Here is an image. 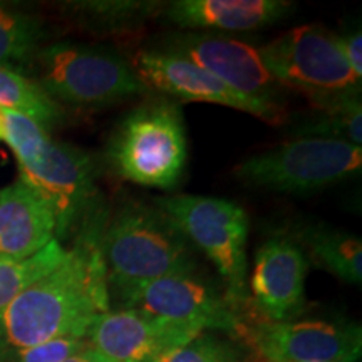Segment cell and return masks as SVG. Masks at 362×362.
<instances>
[{"label": "cell", "instance_id": "cell-15", "mask_svg": "<svg viewBox=\"0 0 362 362\" xmlns=\"http://www.w3.org/2000/svg\"><path fill=\"white\" fill-rule=\"evenodd\" d=\"M293 11L287 0H176L161 8L180 29L252 33L274 25Z\"/></svg>", "mask_w": 362, "mask_h": 362}, {"label": "cell", "instance_id": "cell-23", "mask_svg": "<svg viewBox=\"0 0 362 362\" xmlns=\"http://www.w3.org/2000/svg\"><path fill=\"white\" fill-rule=\"evenodd\" d=\"M0 126L4 141L11 146L19 165L33 161L51 138L49 131L33 117L4 107H0Z\"/></svg>", "mask_w": 362, "mask_h": 362}, {"label": "cell", "instance_id": "cell-26", "mask_svg": "<svg viewBox=\"0 0 362 362\" xmlns=\"http://www.w3.org/2000/svg\"><path fill=\"white\" fill-rule=\"evenodd\" d=\"M337 44L344 59L357 78L362 79V35L361 30H352L347 34H336Z\"/></svg>", "mask_w": 362, "mask_h": 362}, {"label": "cell", "instance_id": "cell-7", "mask_svg": "<svg viewBox=\"0 0 362 362\" xmlns=\"http://www.w3.org/2000/svg\"><path fill=\"white\" fill-rule=\"evenodd\" d=\"M362 148L320 138H296L257 153L235 168L248 187L309 194L359 175Z\"/></svg>", "mask_w": 362, "mask_h": 362}, {"label": "cell", "instance_id": "cell-27", "mask_svg": "<svg viewBox=\"0 0 362 362\" xmlns=\"http://www.w3.org/2000/svg\"><path fill=\"white\" fill-rule=\"evenodd\" d=\"M64 362H110V361L104 359V357L99 354V352L94 349L93 346H89V347H86L84 351L78 352L76 356H72V357H69V359H66Z\"/></svg>", "mask_w": 362, "mask_h": 362}, {"label": "cell", "instance_id": "cell-22", "mask_svg": "<svg viewBox=\"0 0 362 362\" xmlns=\"http://www.w3.org/2000/svg\"><path fill=\"white\" fill-rule=\"evenodd\" d=\"M59 240L54 238L47 247L25 260H0V312L11 304L29 285L56 269L67 257Z\"/></svg>", "mask_w": 362, "mask_h": 362}, {"label": "cell", "instance_id": "cell-1", "mask_svg": "<svg viewBox=\"0 0 362 362\" xmlns=\"http://www.w3.org/2000/svg\"><path fill=\"white\" fill-rule=\"evenodd\" d=\"M107 216L98 203L81 223L66 259L0 312V357L54 339H88L98 317L110 312L101 248Z\"/></svg>", "mask_w": 362, "mask_h": 362}, {"label": "cell", "instance_id": "cell-28", "mask_svg": "<svg viewBox=\"0 0 362 362\" xmlns=\"http://www.w3.org/2000/svg\"><path fill=\"white\" fill-rule=\"evenodd\" d=\"M0 141H4V136H2V126H0Z\"/></svg>", "mask_w": 362, "mask_h": 362}, {"label": "cell", "instance_id": "cell-11", "mask_svg": "<svg viewBox=\"0 0 362 362\" xmlns=\"http://www.w3.org/2000/svg\"><path fill=\"white\" fill-rule=\"evenodd\" d=\"M242 342L265 362H356L362 351V332L356 324L324 320H255Z\"/></svg>", "mask_w": 362, "mask_h": 362}, {"label": "cell", "instance_id": "cell-17", "mask_svg": "<svg viewBox=\"0 0 362 362\" xmlns=\"http://www.w3.org/2000/svg\"><path fill=\"white\" fill-rule=\"evenodd\" d=\"M293 242L309 262L330 272L344 282H362V242L356 235L322 223L298 226Z\"/></svg>", "mask_w": 362, "mask_h": 362}, {"label": "cell", "instance_id": "cell-10", "mask_svg": "<svg viewBox=\"0 0 362 362\" xmlns=\"http://www.w3.org/2000/svg\"><path fill=\"white\" fill-rule=\"evenodd\" d=\"M163 49L188 57L238 94L288 119L285 110L288 90L272 78L259 51L250 44L221 34L178 33Z\"/></svg>", "mask_w": 362, "mask_h": 362}, {"label": "cell", "instance_id": "cell-25", "mask_svg": "<svg viewBox=\"0 0 362 362\" xmlns=\"http://www.w3.org/2000/svg\"><path fill=\"white\" fill-rule=\"evenodd\" d=\"M89 346L90 344L88 339H54V341L35 344V346L25 347V349L13 351L11 354L0 357V362H64Z\"/></svg>", "mask_w": 362, "mask_h": 362}, {"label": "cell", "instance_id": "cell-4", "mask_svg": "<svg viewBox=\"0 0 362 362\" xmlns=\"http://www.w3.org/2000/svg\"><path fill=\"white\" fill-rule=\"evenodd\" d=\"M40 88L56 103L101 107L148 93L129 61L103 45L54 42L30 59Z\"/></svg>", "mask_w": 362, "mask_h": 362}, {"label": "cell", "instance_id": "cell-20", "mask_svg": "<svg viewBox=\"0 0 362 362\" xmlns=\"http://www.w3.org/2000/svg\"><path fill=\"white\" fill-rule=\"evenodd\" d=\"M0 107L33 117L47 131L64 115L61 104L54 101L37 81L6 66H0Z\"/></svg>", "mask_w": 362, "mask_h": 362}, {"label": "cell", "instance_id": "cell-19", "mask_svg": "<svg viewBox=\"0 0 362 362\" xmlns=\"http://www.w3.org/2000/svg\"><path fill=\"white\" fill-rule=\"evenodd\" d=\"M47 35V27L37 16L0 2V66L19 69L30 62Z\"/></svg>", "mask_w": 362, "mask_h": 362}, {"label": "cell", "instance_id": "cell-21", "mask_svg": "<svg viewBox=\"0 0 362 362\" xmlns=\"http://www.w3.org/2000/svg\"><path fill=\"white\" fill-rule=\"evenodd\" d=\"M160 2H143V0H94V2H74L72 12L89 29L98 33H126L139 27L151 19L155 13H161Z\"/></svg>", "mask_w": 362, "mask_h": 362}, {"label": "cell", "instance_id": "cell-14", "mask_svg": "<svg viewBox=\"0 0 362 362\" xmlns=\"http://www.w3.org/2000/svg\"><path fill=\"white\" fill-rule=\"evenodd\" d=\"M309 264L292 237H272L257 250L250 302L260 320L288 322L302 314Z\"/></svg>", "mask_w": 362, "mask_h": 362}, {"label": "cell", "instance_id": "cell-9", "mask_svg": "<svg viewBox=\"0 0 362 362\" xmlns=\"http://www.w3.org/2000/svg\"><path fill=\"white\" fill-rule=\"evenodd\" d=\"M19 175L51 206L59 242L79 228L98 205L96 165L88 153L69 143L49 138L33 161L19 165Z\"/></svg>", "mask_w": 362, "mask_h": 362}, {"label": "cell", "instance_id": "cell-18", "mask_svg": "<svg viewBox=\"0 0 362 362\" xmlns=\"http://www.w3.org/2000/svg\"><path fill=\"white\" fill-rule=\"evenodd\" d=\"M297 138L334 139L362 146V103L361 96L312 106L304 119L293 126Z\"/></svg>", "mask_w": 362, "mask_h": 362}, {"label": "cell", "instance_id": "cell-16", "mask_svg": "<svg viewBox=\"0 0 362 362\" xmlns=\"http://www.w3.org/2000/svg\"><path fill=\"white\" fill-rule=\"evenodd\" d=\"M56 238L51 206L22 180L0 189V260H25Z\"/></svg>", "mask_w": 362, "mask_h": 362}, {"label": "cell", "instance_id": "cell-2", "mask_svg": "<svg viewBox=\"0 0 362 362\" xmlns=\"http://www.w3.org/2000/svg\"><path fill=\"white\" fill-rule=\"evenodd\" d=\"M101 248L110 293L197 269L193 245L178 226L156 206L141 203H128L107 216Z\"/></svg>", "mask_w": 362, "mask_h": 362}, {"label": "cell", "instance_id": "cell-5", "mask_svg": "<svg viewBox=\"0 0 362 362\" xmlns=\"http://www.w3.org/2000/svg\"><path fill=\"white\" fill-rule=\"evenodd\" d=\"M193 247L216 267L225 293L240 307L252 305L247 291L248 216L242 206L225 198L171 194L155 200Z\"/></svg>", "mask_w": 362, "mask_h": 362}, {"label": "cell", "instance_id": "cell-24", "mask_svg": "<svg viewBox=\"0 0 362 362\" xmlns=\"http://www.w3.org/2000/svg\"><path fill=\"white\" fill-rule=\"evenodd\" d=\"M240 351L235 341H221L214 334L202 332L187 346L180 347L161 362H238Z\"/></svg>", "mask_w": 362, "mask_h": 362}, {"label": "cell", "instance_id": "cell-3", "mask_svg": "<svg viewBox=\"0 0 362 362\" xmlns=\"http://www.w3.org/2000/svg\"><path fill=\"white\" fill-rule=\"evenodd\" d=\"M106 158L121 180L148 188H175L188 158L180 104L151 98L131 110L112 131Z\"/></svg>", "mask_w": 362, "mask_h": 362}, {"label": "cell", "instance_id": "cell-8", "mask_svg": "<svg viewBox=\"0 0 362 362\" xmlns=\"http://www.w3.org/2000/svg\"><path fill=\"white\" fill-rule=\"evenodd\" d=\"M121 309H138L148 314L188 324L203 330H221L232 341H242L253 320L248 309L232 302L225 291L193 274L166 275L148 282L133 284L116 291Z\"/></svg>", "mask_w": 362, "mask_h": 362}, {"label": "cell", "instance_id": "cell-12", "mask_svg": "<svg viewBox=\"0 0 362 362\" xmlns=\"http://www.w3.org/2000/svg\"><path fill=\"white\" fill-rule=\"evenodd\" d=\"M129 62L144 88L165 94L166 98L218 104V106L248 112L274 126L287 123V117L242 96L211 72L176 52L166 51L163 47L143 49L136 52L133 61Z\"/></svg>", "mask_w": 362, "mask_h": 362}, {"label": "cell", "instance_id": "cell-6", "mask_svg": "<svg viewBox=\"0 0 362 362\" xmlns=\"http://www.w3.org/2000/svg\"><path fill=\"white\" fill-rule=\"evenodd\" d=\"M257 51L272 78L304 94L312 106L361 96L362 79L344 59L337 35L322 25H298Z\"/></svg>", "mask_w": 362, "mask_h": 362}, {"label": "cell", "instance_id": "cell-13", "mask_svg": "<svg viewBox=\"0 0 362 362\" xmlns=\"http://www.w3.org/2000/svg\"><path fill=\"white\" fill-rule=\"evenodd\" d=\"M202 332L144 310L119 309L98 317L88 341L110 362H161Z\"/></svg>", "mask_w": 362, "mask_h": 362}]
</instances>
